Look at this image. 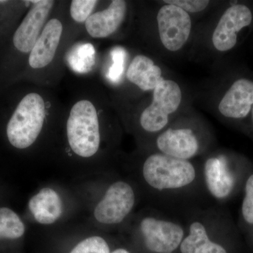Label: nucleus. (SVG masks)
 I'll return each instance as SVG.
<instances>
[{
  "label": "nucleus",
  "instance_id": "obj_20",
  "mask_svg": "<svg viewBox=\"0 0 253 253\" xmlns=\"http://www.w3.org/2000/svg\"><path fill=\"white\" fill-rule=\"evenodd\" d=\"M104 1L99 0H71L68 2V14L71 23L83 28L86 20Z\"/></svg>",
  "mask_w": 253,
  "mask_h": 253
},
{
  "label": "nucleus",
  "instance_id": "obj_17",
  "mask_svg": "<svg viewBox=\"0 0 253 253\" xmlns=\"http://www.w3.org/2000/svg\"><path fill=\"white\" fill-rule=\"evenodd\" d=\"M31 4V0H0V46L14 31Z\"/></svg>",
  "mask_w": 253,
  "mask_h": 253
},
{
  "label": "nucleus",
  "instance_id": "obj_8",
  "mask_svg": "<svg viewBox=\"0 0 253 253\" xmlns=\"http://www.w3.org/2000/svg\"><path fill=\"white\" fill-rule=\"evenodd\" d=\"M135 201V193L130 184L124 181H116L95 206L93 216L100 224L116 225L129 215Z\"/></svg>",
  "mask_w": 253,
  "mask_h": 253
},
{
  "label": "nucleus",
  "instance_id": "obj_9",
  "mask_svg": "<svg viewBox=\"0 0 253 253\" xmlns=\"http://www.w3.org/2000/svg\"><path fill=\"white\" fill-rule=\"evenodd\" d=\"M156 19L163 46L170 52L182 49L189 41L192 29L190 14L174 5L164 4L158 10Z\"/></svg>",
  "mask_w": 253,
  "mask_h": 253
},
{
  "label": "nucleus",
  "instance_id": "obj_13",
  "mask_svg": "<svg viewBox=\"0 0 253 253\" xmlns=\"http://www.w3.org/2000/svg\"><path fill=\"white\" fill-rule=\"evenodd\" d=\"M156 146L161 154L178 159L188 160L199 153L200 142L191 128H169L158 135Z\"/></svg>",
  "mask_w": 253,
  "mask_h": 253
},
{
  "label": "nucleus",
  "instance_id": "obj_19",
  "mask_svg": "<svg viewBox=\"0 0 253 253\" xmlns=\"http://www.w3.org/2000/svg\"><path fill=\"white\" fill-rule=\"evenodd\" d=\"M26 226L21 217L9 208H0V239H21Z\"/></svg>",
  "mask_w": 253,
  "mask_h": 253
},
{
  "label": "nucleus",
  "instance_id": "obj_15",
  "mask_svg": "<svg viewBox=\"0 0 253 253\" xmlns=\"http://www.w3.org/2000/svg\"><path fill=\"white\" fill-rule=\"evenodd\" d=\"M28 208L38 224L51 225L62 216L63 200L56 190L43 188L30 199Z\"/></svg>",
  "mask_w": 253,
  "mask_h": 253
},
{
  "label": "nucleus",
  "instance_id": "obj_10",
  "mask_svg": "<svg viewBox=\"0 0 253 253\" xmlns=\"http://www.w3.org/2000/svg\"><path fill=\"white\" fill-rule=\"evenodd\" d=\"M129 6L127 1L113 0L105 7H99L86 20L83 33L97 40L117 36L129 18Z\"/></svg>",
  "mask_w": 253,
  "mask_h": 253
},
{
  "label": "nucleus",
  "instance_id": "obj_22",
  "mask_svg": "<svg viewBox=\"0 0 253 253\" xmlns=\"http://www.w3.org/2000/svg\"><path fill=\"white\" fill-rule=\"evenodd\" d=\"M163 2L177 6L188 14H196L204 11L211 1L208 0H165Z\"/></svg>",
  "mask_w": 253,
  "mask_h": 253
},
{
  "label": "nucleus",
  "instance_id": "obj_7",
  "mask_svg": "<svg viewBox=\"0 0 253 253\" xmlns=\"http://www.w3.org/2000/svg\"><path fill=\"white\" fill-rule=\"evenodd\" d=\"M253 25V10L244 3H235L226 8L213 32L214 47L221 53L229 52L237 46L244 31Z\"/></svg>",
  "mask_w": 253,
  "mask_h": 253
},
{
  "label": "nucleus",
  "instance_id": "obj_23",
  "mask_svg": "<svg viewBox=\"0 0 253 253\" xmlns=\"http://www.w3.org/2000/svg\"><path fill=\"white\" fill-rule=\"evenodd\" d=\"M242 214L245 221L253 224V174L250 176L246 184V196L242 204Z\"/></svg>",
  "mask_w": 253,
  "mask_h": 253
},
{
  "label": "nucleus",
  "instance_id": "obj_21",
  "mask_svg": "<svg viewBox=\"0 0 253 253\" xmlns=\"http://www.w3.org/2000/svg\"><path fill=\"white\" fill-rule=\"evenodd\" d=\"M111 246L102 236H86L71 246L66 253H111Z\"/></svg>",
  "mask_w": 253,
  "mask_h": 253
},
{
  "label": "nucleus",
  "instance_id": "obj_1",
  "mask_svg": "<svg viewBox=\"0 0 253 253\" xmlns=\"http://www.w3.org/2000/svg\"><path fill=\"white\" fill-rule=\"evenodd\" d=\"M1 109L6 114L5 135L15 149H31L48 126L62 117L63 106L53 89L29 83H18L0 94Z\"/></svg>",
  "mask_w": 253,
  "mask_h": 253
},
{
  "label": "nucleus",
  "instance_id": "obj_12",
  "mask_svg": "<svg viewBox=\"0 0 253 253\" xmlns=\"http://www.w3.org/2000/svg\"><path fill=\"white\" fill-rule=\"evenodd\" d=\"M253 108V78L241 76L235 78L221 96L218 104L219 113L231 121L250 118Z\"/></svg>",
  "mask_w": 253,
  "mask_h": 253
},
{
  "label": "nucleus",
  "instance_id": "obj_4",
  "mask_svg": "<svg viewBox=\"0 0 253 253\" xmlns=\"http://www.w3.org/2000/svg\"><path fill=\"white\" fill-rule=\"evenodd\" d=\"M57 3L55 0H31L21 21L0 46V94L16 84Z\"/></svg>",
  "mask_w": 253,
  "mask_h": 253
},
{
  "label": "nucleus",
  "instance_id": "obj_14",
  "mask_svg": "<svg viewBox=\"0 0 253 253\" xmlns=\"http://www.w3.org/2000/svg\"><path fill=\"white\" fill-rule=\"evenodd\" d=\"M126 82L141 91H153L164 79L163 70L147 55H134L124 71Z\"/></svg>",
  "mask_w": 253,
  "mask_h": 253
},
{
  "label": "nucleus",
  "instance_id": "obj_25",
  "mask_svg": "<svg viewBox=\"0 0 253 253\" xmlns=\"http://www.w3.org/2000/svg\"><path fill=\"white\" fill-rule=\"evenodd\" d=\"M250 118H251V121H252L253 124V108L252 111H251V116H250Z\"/></svg>",
  "mask_w": 253,
  "mask_h": 253
},
{
  "label": "nucleus",
  "instance_id": "obj_2",
  "mask_svg": "<svg viewBox=\"0 0 253 253\" xmlns=\"http://www.w3.org/2000/svg\"><path fill=\"white\" fill-rule=\"evenodd\" d=\"M109 99L99 85L87 83L63 106L61 123L70 154L83 161L102 152L106 129L113 116Z\"/></svg>",
  "mask_w": 253,
  "mask_h": 253
},
{
  "label": "nucleus",
  "instance_id": "obj_11",
  "mask_svg": "<svg viewBox=\"0 0 253 253\" xmlns=\"http://www.w3.org/2000/svg\"><path fill=\"white\" fill-rule=\"evenodd\" d=\"M145 247L155 253H172L184 238L182 227L172 221L145 217L139 224Z\"/></svg>",
  "mask_w": 253,
  "mask_h": 253
},
{
  "label": "nucleus",
  "instance_id": "obj_24",
  "mask_svg": "<svg viewBox=\"0 0 253 253\" xmlns=\"http://www.w3.org/2000/svg\"><path fill=\"white\" fill-rule=\"evenodd\" d=\"M111 253H131L130 251H128L123 248H118V249L112 250Z\"/></svg>",
  "mask_w": 253,
  "mask_h": 253
},
{
  "label": "nucleus",
  "instance_id": "obj_18",
  "mask_svg": "<svg viewBox=\"0 0 253 253\" xmlns=\"http://www.w3.org/2000/svg\"><path fill=\"white\" fill-rule=\"evenodd\" d=\"M180 250L181 253H226L222 246L211 241L206 227L199 221L191 224L189 234L181 242Z\"/></svg>",
  "mask_w": 253,
  "mask_h": 253
},
{
  "label": "nucleus",
  "instance_id": "obj_6",
  "mask_svg": "<svg viewBox=\"0 0 253 253\" xmlns=\"http://www.w3.org/2000/svg\"><path fill=\"white\" fill-rule=\"evenodd\" d=\"M181 101L180 86L172 80L164 78L152 91L151 102L138 113V124L146 132H160L179 109Z\"/></svg>",
  "mask_w": 253,
  "mask_h": 253
},
{
  "label": "nucleus",
  "instance_id": "obj_16",
  "mask_svg": "<svg viewBox=\"0 0 253 253\" xmlns=\"http://www.w3.org/2000/svg\"><path fill=\"white\" fill-rule=\"evenodd\" d=\"M205 177L210 193L216 199H224L234 187V178L221 158H209L205 163Z\"/></svg>",
  "mask_w": 253,
  "mask_h": 253
},
{
  "label": "nucleus",
  "instance_id": "obj_5",
  "mask_svg": "<svg viewBox=\"0 0 253 253\" xmlns=\"http://www.w3.org/2000/svg\"><path fill=\"white\" fill-rule=\"evenodd\" d=\"M142 174L144 180L158 190L185 187L194 181L196 169L189 161L158 153L145 160Z\"/></svg>",
  "mask_w": 253,
  "mask_h": 253
},
{
  "label": "nucleus",
  "instance_id": "obj_3",
  "mask_svg": "<svg viewBox=\"0 0 253 253\" xmlns=\"http://www.w3.org/2000/svg\"><path fill=\"white\" fill-rule=\"evenodd\" d=\"M68 1H58L28 57L18 83L54 89L66 73L65 57L83 28L71 23Z\"/></svg>",
  "mask_w": 253,
  "mask_h": 253
}]
</instances>
